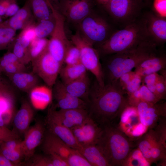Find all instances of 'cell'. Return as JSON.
I'll use <instances>...</instances> for the list:
<instances>
[{"label":"cell","instance_id":"cell-1","mask_svg":"<svg viewBox=\"0 0 166 166\" xmlns=\"http://www.w3.org/2000/svg\"><path fill=\"white\" fill-rule=\"evenodd\" d=\"M125 94L118 81L101 86L96 81L89 96V116L101 127L114 123L129 105Z\"/></svg>","mask_w":166,"mask_h":166},{"label":"cell","instance_id":"cell-2","mask_svg":"<svg viewBox=\"0 0 166 166\" xmlns=\"http://www.w3.org/2000/svg\"><path fill=\"white\" fill-rule=\"evenodd\" d=\"M148 40L141 42L135 49L101 58L105 84L117 83L120 77L130 71L157 49Z\"/></svg>","mask_w":166,"mask_h":166},{"label":"cell","instance_id":"cell-3","mask_svg":"<svg viewBox=\"0 0 166 166\" xmlns=\"http://www.w3.org/2000/svg\"><path fill=\"white\" fill-rule=\"evenodd\" d=\"M148 40L142 14L133 22L117 29L106 40L95 46L100 58L133 50L141 42Z\"/></svg>","mask_w":166,"mask_h":166},{"label":"cell","instance_id":"cell-4","mask_svg":"<svg viewBox=\"0 0 166 166\" xmlns=\"http://www.w3.org/2000/svg\"><path fill=\"white\" fill-rule=\"evenodd\" d=\"M101 127V134L96 144L102 151L110 166H122L136 144L114 123Z\"/></svg>","mask_w":166,"mask_h":166},{"label":"cell","instance_id":"cell-5","mask_svg":"<svg viewBox=\"0 0 166 166\" xmlns=\"http://www.w3.org/2000/svg\"><path fill=\"white\" fill-rule=\"evenodd\" d=\"M106 11L97 5L75 27L93 46L106 40L117 29Z\"/></svg>","mask_w":166,"mask_h":166},{"label":"cell","instance_id":"cell-6","mask_svg":"<svg viewBox=\"0 0 166 166\" xmlns=\"http://www.w3.org/2000/svg\"><path fill=\"white\" fill-rule=\"evenodd\" d=\"M145 6L144 0H112L100 6L108 14L116 25L121 28L139 18L142 15V10Z\"/></svg>","mask_w":166,"mask_h":166},{"label":"cell","instance_id":"cell-7","mask_svg":"<svg viewBox=\"0 0 166 166\" xmlns=\"http://www.w3.org/2000/svg\"><path fill=\"white\" fill-rule=\"evenodd\" d=\"M71 41L79 49L81 63L87 70L94 76L98 84L105 85L104 78L100 57L97 49L76 29L75 33L71 37Z\"/></svg>","mask_w":166,"mask_h":166},{"label":"cell","instance_id":"cell-8","mask_svg":"<svg viewBox=\"0 0 166 166\" xmlns=\"http://www.w3.org/2000/svg\"><path fill=\"white\" fill-rule=\"evenodd\" d=\"M47 1L55 20L54 30L49 40L48 50L56 60L63 65L66 51L71 42L69 40L65 32L64 17L48 0Z\"/></svg>","mask_w":166,"mask_h":166},{"label":"cell","instance_id":"cell-9","mask_svg":"<svg viewBox=\"0 0 166 166\" xmlns=\"http://www.w3.org/2000/svg\"><path fill=\"white\" fill-rule=\"evenodd\" d=\"M96 5L94 0H61L54 7L62 14L65 21L76 27Z\"/></svg>","mask_w":166,"mask_h":166},{"label":"cell","instance_id":"cell-10","mask_svg":"<svg viewBox=\"0 0 166 166\" xmlns=\"http://www.w3.org/2000/svg\"><path fill=\"white\" fill-rule=\"evenodd\" d=\"M32 72L51 88L56 83L62 65L56 60L47 49L32 62Z\"/></svg>","mask_w":166,"mask_h":166},{"label":"cell","instance_id":"cell-11","mask_svg":"<svg viewBox=\"0 0 166 166\" xmlns=\"http://www.w3.org/2000/svg\"><path fill=\"white\" fill-rule=\"evenodd\" d=\"M147 34L148 39L157 47H162L166 42V18L159 17L151 11L145 12Z\"/></svg>","mask_w":166,"mask_h":166},{"label":"cell","instance_id":"cell-12","mask_svg":"<svg viewBox=\"0 0 166 166\" xmlns=\"http://www.w3.org/2000/svg\"><path fill=\"white\" fill-rule=\"evenodd\" d=\"M160 101L156 103L141 102L136 106L140 122L149 129L154 128L160 118L166 117V102Z\"/></svg>","mask_w":166,"mask_h":166},{"label":"cell","instance_id":"cell-13","mask_svg":"<svg viewBox=\"0 0 166 166\" xmlns=\"http://www.w3.org/2000/svg\"><path fill=\"white\" fill-rule=\"evenodd\" d=\"M71 130L81 147L96 144L102 128L89 116L82 124Z\"/></svg>","mask_w":166,"mask_h":166},{"label":"cell","instance_id":"cell-14","mask_svg":"<svg viewBox=\"0 0 166 166\" xmlns=\"http://www.w3.org/2000/svg\"><path fill=\"white\" fill-rule=\"evenodd\" d=\"M45 128L42 123L38 121L24 133L22 148L25 161L33 156L36 149L43 140L45 134Z\"/></svg>","mask_w":166,"mask_h":166},{"label":"cell","instance_id":"cell-15","mask_svg":"<svg viewBox=\"0 0 166 166\" xmlns=\"http://www.w3.org/2000/svg\"><path fill=\"white\" fill-rule=\"evenodd\" d=\"M48 114L61 124L70 129L82 124L89 116L87 109H60L53 108L49 110Z\"/></svg>","mask_w":166,"mask_h":166},{"label":"cell","instance_id":"cell-16","mask_svg":"<svg viewBox=\"0 0 166 166\" xmlns=\"http://www.w3.org/2000/svg\"><path fill=\"white\" fill-rule=\"evenodd\" d=\"M53 87V97L56 101V106L60 109H87V102L67 92L64 89L61 81L57 80Z\"/></svg>","mask_w":166,"mask_h":166},{"label":"cell","instance_id":"cell-17","mask_svg":"<svg viewBox=\"0 0 166 166\" xmlns=\"http://www.w3.org/2000/svg\"><path fill=\"white\" fill-rule=\"evenodd\" d=\"M162 48H159L139 64L135 68L134 72L142 77L166 69V55Z\"/></svg>","mask_w":166,"mask_h":166},{"label":"cell","instance_id":"cell-18","mask_svg":"<svg viewBox=\"0 0 166 166\" xmlns=\"http://www.w3.org/2000/svg\"><path fill=\"white\" fill-rule=\"evenodd\" d=\"M30 2L26 0L23 6L17 13L3 22L7 26L17 30H22L36 23Z\"/></svg>","mask_w":166,"mask_h":166},{"label":"cell","instance_id":"cell-19","mask_svg":"<svg viewBox=\"0 0 166 166\" xmlns=\"http://www.w3.org/2000/svg\"><path fill=\"white\" fill-rule=\"evenodd\" d=\"M46 123L48 131L59 138L71 148L79 149L80 146L71 130L63 125L48 114Z\"/></svg>","mask_w":166,"mask_h":166},{"label":"cell","instance_id":"cell-20","mask_svg":"<svg viewBox=\"0 0 166 166\" xmlns=\"http://www.w3.org/2000/svg\"><path fill=\"white\" fill-rule=\"evenodd\" d=\"M34 108L30 102L25 100L13 117V124L15 132L24 134L30 127L34 115Z\"/></svg>","mask_w":166,"mask_h":166},{"label":"cell","instance_id":"cell-21","mask_svg":"<svg viewBox=\"0 0 166 166\" xmlns=\"http://www.w3.org/2000/svg\"><path fill=\"white\" fill-rule=\"evenodd\" d=\"M43 148L45 154L54 153L66 159L73 149L56 136L48 131L43 140Z\"/></svg>","mask_w":166,"mask_h":166},{"label":"cell","instance_id":"cell-22","mask_svg":"<svg viewBox=\"0 0 166 166\" xmlns=\"http://www.w3.org/2000/svg\"><path fill=\"white\" fill-rule=\"evenodd\" d=\"M30 102L34 108L45 109L51 103L53 97L52 89L46 85H38L29 93Z\"/></svg>","mask_w":166,"mask_h":166},{"label":"cell","instance_id":"cell-23","mask_svg":"<svg viewBox=\"0 0 166 166\" xmlns=\"http://www.w3.org/2000/svg\"><path fill=\"white\" fill-rule=\"evenodd\" d=\"M62 85L65 90L72 95L80 98L88 103L90 91V83L87 74L84 76Z\"/></svg>","mask_w":166,"mask_h":166},{"label":"cell","instance_id":"cell-24","mask_svg":"<svg viewBox=\"0 0 166 166\" xmlns=\"http://www.w3.org/2000/svg\"><path fill=\"white\" fill-rule=\"evenodd\" d=\"M14 85L19 90L29 93L38 85L39 78L33 72H20L8 77Z\"/></svg>","mask_w":166,"mask_h":166},{"label":"cell","instance_id":"cell-25","mask_svg":"<svg viewBox=\"0 0 166 166\" xmlns=\"http://www.w3.org/2000/svg\"><path fill=\"white\" fill-rule=\"evenodd\" d=\"M164 144L155 130L149 129L142 136L136 139V146L138 147L143 155L150 162V151L151 149L159 143Z\"/></svg>","mask_w":166,"mask_h":166},{"label":"cell","instance_id":"cell-26","mask_svg":"<svg viewBox=\"0 0 166 166\" xmlns=\"http://www.w3.org/2000/svg\"><path fill=\"white\" fill-rule=\"evenodd\" d=\"M78 150L91 166H110L102 151L97 144L81 147Z\"/></svg>","mask_w":166,"mask_h":166},{"label":"cell","instance_id":"cell-27","mask_svg":"<svg viewBox=\"0 0 166 166\" xmlns=\"http://www.w3.org/2000/svg\"><path fill=\"white\" fill-rule=\"evenodd\" d=\"M141 83L137 90L128 96L129 105L136 107L141 102L156 103L161 100L152 93L144 83Z\"/></svg>","mask_w":166,"mask_h":166},{"label":"cell","instance_id":"cell-28","mask_svg":"<svg viewBox=\"0 0 166 166\" xmlns=\"http://www.w3.org/2000/svg\"><path fill=\"white\" fill-rule=\"evenodd\" d=\"M118 83L125 94L129 95L136 91L142 83L141 77L132 71L124 74L119 78Z\"/></svg>","mask_w":166,"mask_h":166},{"label":"cell","instance_id":"cell-29","mask_svg":"<svg viewBox=\"0 0 166 166\" xmlns=\"http://www.w3.org/2000/svg\"><path fill=\"white\" fill-rule=\"evenodd\" d=\"M87 69L81 63L67 65L61 67L59 75L61 82L66 84L80 78L87 74Z\"/></svg>","mask_w":166,"mask_h":166},{"label":"cell","instance_id":"cell-30","mask_svg":"<svg viewBox=\"0 0 166 166\" xmlns=\"http://www.w3.org/2000/svg\"><path fill=\"white\" fill-rule=\"evenodd\" d=\"M31 9L37 22L49 18L53 15L47 0H28Z\"/></svg>","mask_w":166,"mask_h":166},{"label":"cell","instance_id":"cell-31","mask_svg":"<svg viewBox=\"0 0 166 166\" xmlns=\"http://www.w3.org/2000/svg\"><path fill=\"white\" fill-rule=\"evenodd\" d=\"M49 40L36 38L30 43L27 49V64L32 62L43 53L48 48Z\"/></svg>","mask_w":166,"mask_h":166},{"label":"cell","instance_id":"cell-32","mask_svg":"<svg viewBox=\"0 0 166 166\" xmlns=\"http://www.w3.org/2000/svg\"><path fill=\"white\" fill-rule=\"evenodd\" d=\"M55 24V20L53 14L49 18L37 22L34 26L36 37L43 38L51 36L54 30Z\"/></svg>","mask_w":166,"mask_h":166},{"label":"cell","instance_id":"cell-33","mask_svg":"<svg viewBox=\"0 0 166 166\" xmlns=\"http://www.w3.org/2000/svg\"><path fill=\"white\" fill-rule=\"evenodd\" d=\"M151 165L139 148L136 147L131 150L122 166H149Z\"/></svg>","mask_w":166,"mask_h":166},{"label":"cell","instance_id":"cell-34","mask_svg":"<svg viewBox=\"0 0 166 166\" xmlns=\"http://www.w3.org/2000/svg\"><path fill=\"white\" fill-rule=\"evenodd\" d=\"M16 31L3 22L0 24V51L8 48L14 38Z\"/></svg>","mask_w":166,"mask_h":166},{"label":"cell","instance_id":"cell-35","mask_svg":"<svg viewBox=\"0 0 166 166\" xmlns=\"http://www.w3.org/2000/svg\"><path fill=\"white\" fill-rule=\"evenodd\" d=\"M81 63L80 53L78 48L71 42L66 51L64 63L70 65Z\"/></svg>","mask_w":166,"mask_h":166},{"label":"cell","instance_id":"cell-36","mask_svg":"<svg viewBox=\"0 0 166 166\" xmlns=\"http://www.w3.org/2000/svg\"><path fill=\"white\" fill-rule=\"evenodd\" d=\"M35 24L22 30L17 37L22 44L27 49L31 42L37 38L35 31Z\"/></svg>","mask_w":166,"mask_h":166},{"label":"cell","instance_id":"cell-37","mask_svg":"<svg viewBox=\"0 0 166 166\" xmlns=\"http://www.w3.org/2000/svg\"><path fill=\"white\" fill-rule=\"evenodd\" d=\"M68 166H91L77 149H74L66 159Z\"/></svg>","mask_w":166,"mask_h":166},{"label":"cell","instance_id":"cell-38","mask_svg":"<svg viewBox=\"0 0 166 166\" xmlns=\"http://www.w3.org/2000/svg\"><path fill=\"white\" fill-rule=\"evenodd\" d=\"M11 48L12 50L11 51L13 53L20 61L25 65L27 64L26 55L27 49L25 48L22 44L17 38L14 39L8 49Z\"/></svg>","mask_w":166,"mask_h":166},{"label":"cell","instance_id":"cell-39","mask_svg":"<svg viewBox=\"0 0 166 166\" xmlns=\"http://www.w3.org/2000/svg\"><path fill=\"white\" fill-rule=\"evenodd\" d=\"M0 151L6 158L16 166L20 164L21 160L24 157L22 148L16 149H10L0 146Z\"/></svg>","mask_w":166,"mask_h":166},{"label":"cell","instance_id":"cell-40","mask_svg":"<svg viewBox=\"0 0 166 166\" xmlns=\"http://www.w3.org/2000/svg\"><path fill=\"white\" fill-rule=\"evenodd\" d=\"M161 76V75L155 73L141 77L142 82L144 83L148 89L157 97L155 85Z\"/></svg>","mask_w":166,"mask_h":166},{"label":"cell","instance_id":"cell-41","mask_svg":"<svg viewBox=\"0 0 166 166\" xmlns=\"http://www.w3.org/2000/svg\"><path fill=\"white\" fill-rule=\"evenodd\" d=\"M152 10L156 15L166 18V0H152Z\"/></svg>","mask_w":166,"mask_h":166},{"label":"cell","instance_id":"cell-42","mask_svg":"<svg viewBox=\"0 0 166 166\" xmlns=\"http://www.w3.org/2000/svg\"><path fill=\"white\" fill-rule=\"evenodd\" d=\"M25 65L21 63H10L4 68L2 73H4L9 77L18 73L25 72Z\"/></svg>","mask_w":166,"mask_h":166},{"label":"cell","instance_id":"cell-43","mask_svg":"<svg viewBox=\"0 0 166 166\" xmlns=\"http://www.w3.org/2000/svg\"><path fill=\"white\" fill-rule=\"evenodd\" d=\"M15 63H22L13 52L8 51L0 58V73L2 72L3 69L7 65Z\"/></svg>","mask_w":166,"mask_h":166},{"label":"cell","instance_id":"cell-44","mask_svg":"<svg viewBox=\"0 0 166 166\" xmlns=\"http://www.w3.org/2000/svg\"><path fill=\"white\" fill-rule=\"evenodd\" d=\"M46 155V156L37 155L34 156L33 155L32 157L33 158L31 163L28 164V165L31 166H53L49 157L47 155Z\"/></svg>","mask_w":166,"mask_h":166},{"label":"cell","instance_id":"cell-45","mask_svg":"<svg viewBox=\"0 0 166 166\" xmlns=\"http://www.w3.org/2000/svg\"><path fill=\"white\" fill-rule=\"evenodd\" d=\"M161 75L156 84L155 88L157 97L162 100L166 97V77Z\"/></svg>","mask_w":166,"mask_h":166},{"label":"cell","instance_id":"cell-46","mask_svg":"<svg viewBox=\"0 0 166 166\" xmlns=\"http://www.w3.org/2000/svg\"><path fill=\"white\" fill-rule=\"evenodd\" d=\"M19 138L18 134L14 130H10L6 127H0V142Z\"/></svg>","mask_w":166,"mask_h":166},{"label":"cell","instance_id":"cell-47","mask_svg":"<svg viewBox=\"0 0 166 166\" xmlns=\"http://www.w3.org/2000/svg\"><path fill=\"white\" fill-rule=\"evenodd\" d=\"M45 154L49 157L53 166H68L65 159L61 156L54 153Z\"/></svg>","mask_w":166,"mask_h":166},{"label":"cell","instance_id":"cell-48","mask_svg":"<svg viewBox=\"0 0 166 166\" xmlns=\"http://www.w3.org/2000/svg\"><path fill=\"white\" fill-rule=\"evenodd\" d=\"M13 93L11 85L0 76V94H5Z\"/></svg>","mask_w":166,"mask_h":166},{"label":"cell","instance_id":"cell-49","mask_svg":"<svg viewBox=\"0 0 166 166\" xmlns=\"http://www.w3.org/2000/svg\"><path fill=\"white\" fill-rule=\"evenodd\" d=\"M19 9L16 1L13 2L7 9L4 17L5 18H7L13 16L17 13Z\"/></svg>","mask_w":166,"mask_h":166},{"label":"cell","instance_id":"cell-50","mask_svg":"<svg viewBox=\"0 0 166 166\" xmlns=\"http://www.w3.org/2000/svg\"><path fill=\"white\" fill-rule=\"evenodd\" d=\"M16 0H0V16L2 17L5 15L9 6Z\"/></svg>","mask_w":166,"mask_h":166},{"label":"cell","instance_id":"cell-51","mask_svg":"<svg viewBox=\"0 0 166 166\" xmlns=\"http://www.w3.org/2000/svg\"><path fill=\"white\" fill-rule=\"evenodd\" d=\"M14 164L6 158L0 151V166H15Z\"/></svg>","mask_w":166,"mask_h":166},{"label":"cell","instance_id":"cell-52","mask_svg":"<svg viewBox=\"0 0 166 166\" xmlns=\"http://www.w3.org/2000/svg\"><path fill=\"white\" fill-rule=\"evenodd\" d=\"M112 0H94L96 4L99 6H104Z\"/></svg>","mask_w":166,"mask_h":166},{"label":"cell","instance_id":"cell-53","mask_svg":"<svg viewBox=\"0 0 166 166\" xmlns=\"http://www.w3.org/2000/svg\"><path fill=\"white\" fill-rule=\"evenodd\" d=\"M2 112L0 109V127H5L6 126L2 118Z\"/></svg>","mask_w":166,"mask_h":166},{"label":"cell","instance_id":"cell-54","mask_svg":"<svg viewBox=\"0 0 166 166\" xmlns=\"http://www.w3.org/2000/svg\"><path fill=\"white\" fill-rule=\"evenodd\" d=\"M61 0H48L52 5L54 7H56L58 4Z\"/></svg>","mask_w":166,"mask_h":166},{"label":"cell","instance_id":"cell-55","mask_svg":"<svg viewBox=\"0 0 166 166\" xmlns=\"http://www.w3.org/2000/svg\"><path fill=\"white\" fill-rule=\"evenodd\" d=\"M152 0H144V1L145 4V5H149L151 3V2Z\"/></svg>","mask_w":166,"mask_h":166},{"label":"cell","instance_id":"cell-56","mask_svg":"<svg viewBox=\"0 0 166 166\" xmlns=\"http://www.w3.org/2000/svg\"><path fill=\"white\" fill-rule=\"evenodd\" d=\"M3 22L2 17L0 16V24L2 23Z\"/></svg>","mask_w":166,"mask_h":166},{"label":"cell","instance_id":"cell-57","mask_svg":"<svg viewBox=\"0 0 166 166\" xmlns=\"http://www.w3.org/2000/svg\"><path fill=\"white\" fill-rule=\"evenodd\" d=\"M1 57H0V60Z\"/></svg>","mask_w":166,"mask_h":166},{"label":"cell","instance_id":"cell-58","mask_svg":"<svg viewBox=\"0 0 166 166\" xmlns=\"http://www.w3.org/2000/svg\"></svg>","mask_w":166,"mask_h":166}]
</instances>
